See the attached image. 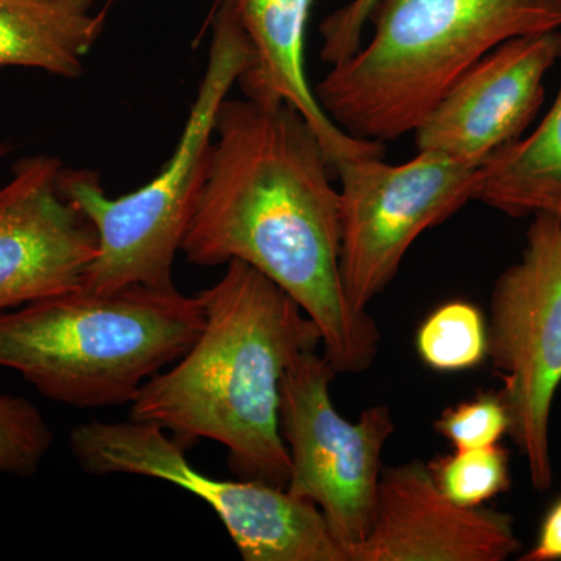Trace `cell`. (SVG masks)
I'll list each match as a JSON object with an SVG mask.
<instances>
[{"label":"cell","instance_id":"obj_15","mask_svg":"<svg viewBox=\"0 0 561 561\" xmlns=\"http://www.w3.org/2000/svg\"><path fill=\"white\" fill-rule=\"evenodd\" d=\"M472 201L512 217L561 220V87L537 130L496 151L482 165Z\"/></svg>","mask_w":561,"mask_h":561},{"label":"cell","instance_id":"obj_9","mask_svg":"<svg viewBox=\"0 0 561 561\" xmlns=\"http://www.w3.org/2000/svg\"><path fill=\"white\" fill-rule=\"evenodd\" d=\"M334 171L341 180L343 289L356 311L367 312L413 242L472 201L481 169L420 151L404 164L367 157Z\"/></svg>","mask_w":561,"mask_h":561},{"label":"cell","instance_id":"obj_20","mask_svg":"<svg viewBox=\"0 0 561 561\" xmlns=\"http://www.w3.org/2000/svg\"><path fill=\"white\" fill-rule=\"evenodd\" d=\"M378 3L379 0H350L346 5L321 22V60L335 66L356 54L362 46L365 27Z\"/></svg>","mask_w":561,"mask_h":561},{"label":"cell","instance_id":"obj_7","mask_svg":"<svg viewBox=\"0 0 561 561\" xmlns=\"http://www.w3.org/2000/svg\"><path fill=\"white\" fill-rule=\"evenodd\" d=\"M522 260L502 273L491 297L489 357L501 371L508 434L535 490L553 481L551 413L561 386V220L535 216Z\"/></svg>","mask_w":561,"mask_h":561},{"label":"cell","instance_id":"obj_19","mask_svg":"<svg viewBox=\"0 0 561 561\" xmlns=\"http://www.w3.org/2000/svg\"><path fill=\"white\" fill-rule=\"evenodd\" d=\"M507 409L497 393H481L471 401L446 409L435 421V430L454 449L485 448L508 434Z\"/></svg>","mask_w":561,"mask_h":561},{"label":"cell","instance_id":"obj_8","mask_svg":"<svg viewBox=\"0 0 561 561\" xmlns=\"http://www.w3.org/2000/svg\"><path fill=\"white\" fill-rule=\"evenodd\" d=\"M334 367L313 351L280 379L279 427L290 457L287 491L316 505L348 549L367 537L382 474V449L394 424L387 405H371L357 423L331 400Z\"/></svg>","mask_w":561,"mask_h":561},{"label":"cell","instance_id":"obj_21","mask_svg":"<svg viewBox=\"0 0 561 561\" xmlns=\"http://www.w3.org/2000/svg\"><path fill=\"white\" fill-rule=\"evenodd\" d=\"M523 561H559L561 560V496L542 519L537 541L529 552L522 557Z\"/></svg>","mask_w":561,"mask_h":561},{"label":"cell","instance_id":"obj_5","mask_svg":"<svg viewBox=\"0 0 561 561\" xmlns=\"http://www.w3.org/2000/svg\"><path fill=\"white\" fill-rule=\"evenodd\" d=\"M251 61L253 47L231 0H219L205 73L176 149L162 171L146 186L110 198L98 172L61 169L58 191L99 234L98 254L81 289L102 294L133 284L175 287L173 264L201 195L217 114Z\"/></svg>","mask_w":561,"mask_h":561},{"label":"cell","instance_id":"obj_1","mask_svg":"<svg viewBox=\"0 0 561 561\" xmlns=\"http://www.w3.org/2000/svg\"><path fill=\"white\" fill-rule=\"evenodd\" d=\"M319 136L286 102L221 103L181 253L216 267L242 261L289 294L319 327L337 373L371 367L376 321L351 306L341 275V195Z\"/></svg>","mask_w":561,"mask_h":561},{"label":"cell","instance_id":"obj_13","mask_svg":"<svg viewBox=\"0 0 561 561\" xmlns=\"http://www.w3.org/2000/svg\"><path fill=\"white\" fill-rule=\"evenodd\" d=\"M253 47V61L238 83L260 102H286L319 136L332 169L356 158L383 157V144L357 139L330 119L305 70V41L312 0H231Z\"/></svg>","mask_w":561,"mask_h":561},{"label":"cell","instance_id":"obj_6","mask_svg":"<svg viewBox=\"0 0 561 561\" xmlns=\"http://www.w3.org/2000/svg\"><path fill=\"white\" fill-rule=\"evenodd\" d=\"M69 446L88 474L144 476L201 497L245 561H350L311 502L267 482L209 478L187 460L186 446L154 424L90 421L70 431Z\"/></svg>","mask_w":561,"mask_h":561},{"label":"cell","instance_id":"obj_10","mask_svg":"<svg viewBox=\"0 0 561 561\" xmlns=\"http://www.w3.org/2000/svg\"><path fill=\"white\" fill-rule=\"evenodd\" d=\"M560 57V31L502 43L468 69L416 128L419 151L481 169L534 122L545 102V77Z\"/></svg>","mask_w":561,"mask_h":561},{"label":"cell","instance_id":"obj_16","mask_svg":"<svg viewBox=\"0 0 561 561\" xmlns=\"http://www.w3.org/2000/svg\"><path fill=\"white\" fill-rule=\"evenodd\" d=\"M416 350L432 370H471L489 357V324L474 305L446 302L421 324Z\"/></svg>","mask_w":561,"mask_h":561},{"label":"cell","instance_id":"obj_12","mask_svg":"<svg viewBox=\"0 0 561 561\" xmlns=\"http://www.w3.org/2000/svg\"><path fill=\"white\" fill-rule=\"evenodd\" d=\"M522 549L507 513L461 507L419 460L382 468L375 516L350 561H504Z\"/></svg>","mask_w":561,"mask_h":561},{"label":"cell","instance_id":"obj_4","mask_svg":"<svg viewBox=\"0 0 561 561\" xmlns=\"http://www.w3.org/2000/svg\"><path fill=\"white\" fill-rule=\"evenodd\" d=\"M205 313L176 287H79L0 313V367L77 409L131 404L197 341Z\"/></svg>","mask_w":561,"mask_h":561},{"label":"cell","instance_id":"obj_22","mask_svg":"<svg viewBox=\"0 0 561 561\" xmlns=\"http://www.w3.org/2000/svg\"><path fill=\"white\" fill-rule=\"evenodd\" d=\"M5 151H7L5 147L0 146V158H2L3 154H5Z\"/></svg>","mask_w":561,"mask_h":561},{"label":"cell","instance_id":"obj_11","mask_svg":"<svg viewBox=\"0 0 561 561\" xmlns=\"http://www.w3.org/2000/svg\"><path fill=\"white\" fill-rule=\"evenodd\" d=\"M62 168L24 158L0 186V311L79 289L98 254L94 225L58 191Z\"/></svg>","mask_w":561,"mask_h":561},{"label":"cell","instance_id":"obj_17","mask_svg":"<svg viewBox=\"0 0 561 561\" xmlns=\"http://www.w3.org/2000/svg\"><path fill=\"white\" fill-rule=\"evenodd\" d=\"M427 467L442 493L461 507H481L512 485L508 453L500 445L456 449Z\"/></svg>","mask_w":561,"mask_h":561},{"label":"cell","instance_id":"obj_2","mask_svg":"<svg viewBox=\"0 0 561 561\" xmlns=\"http://www.w3.org/2000/svg\"><path fill=\"white\" fill-rule=\"evenodd\" d=\"M205 327L171 370L140 387L130 420L208 438L228 449L232 472L287 489L290 457L279 427L280 379L321 343L319 327L278 284L242 261L228 262L197 295Z\"/></svg>","mask_w":561,"mask_h":561},{"label":"cell","instance_id":"obj_18","mask_svg":"<svg viewBox=\"0 0 561 561\" xmlns=\"http://www.w3.org/2000/svg\"><path fill=\"white\" fill-rule=\"evenodd\" d=\"M54 434L43 413L21 397H0V472L31 478L50 451Z\"/></svg>","mask_w":561,"mask_h":561},{"label":"cell","instance_id":"obj_3","mask_svg":"<svg viewBox=\"0 0 561 561\" xmlns=\"http://www.w3.org/2000/svg\"><path fill=\"white\" fill-rule=\"evenodd\" d=\"M373 36L313 88L343 131L397 140L505 41L560 31L561 0H379Z\"/></svg>","mask_w":561,"mask_h":561},{"label":"cell","instance_id":"obj_14","mask_svg":"<svg viewBox=\"0 0 561 561\" xmlns=\"http://www.w3.org/2000/svg\"><path fill=\"white\" fill-rule=\"evenodd\" d=\"M102 27L94 0H0V68L77 79Z\"/></svg>","mask_w":561,"mask_h":561}]
</instances>
